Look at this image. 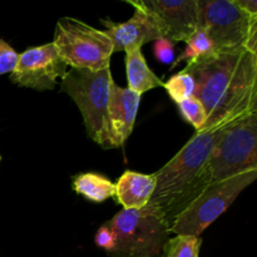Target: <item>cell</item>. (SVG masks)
<instances>
[{"instance_id": "1", "label": "cell", "mask_w": 257, "mask_h": 257, "mask_svg": "<svg viewBox=\"0 0 257 257\" xmlns=\"http://www.w3.org/2000/svg\"><path fill=\"white\" fill-rule=\"evenodd\" d=\"M183 69L195 79V97L207 114L202 131L257 112V53L215 50L187 62Z\"/></svg>"}, {"instance_id": "2", "label": "cell", "mask_w": 257, "mask_h": 257, "mask_svg": "<svg viewBox=\"0 0 257 257\" xmlns=\"http://www.w3.org/2000/svg\"><path fill=\"white\" fill-rule=\"evenodd\" d=\"M225 125L196 132L172 160L153 173L156 188L150 203L162 212L170 227L210 186L205 167Z\"/></svg>"}, {"instance_id": "3", "label": "cell", "mask_w": 257, "mask_h": 257, "mask_svg": "<svg viewBox=\"0 0 257 257\" xmlns=\"http://www.w3.org/2000/svg\"><path fill=\"white\" fill-rule=\"evenodd\" d=\"M110 67L100 70L70 68L62 78L60 88L82 113L85 131L102 148H117L109 122V97L113 84Z\"/></svg>"}, {"instance_id": "4", "label": "cell", "mask_w": 257, "mask_h": 257, "mask_svg": "<svg viewBox=\"0 0 257 257\" xmlns=\"http://www.w3.org/2000/svg\"><path fill=\"white\" fill-rule=\"evenodd\" d=\"M114 235L112 257H161L171 227L157 207L148 202L141 210H123L105 222Z\"/></svg>"}, {"instance_id": "5", "label": "cell", "mask_w": 257, "mask_h": 257, "mask_svg": "<svg viewBox=\"0 0 257 257\" xmlns=\"http://www.w3.org/2000/svg\"><path fill=\"white\" fill-rule=\"evenodd\" d=\"M257 170V112L225 125L205 172L210 185Z\"/></svg>"}, {"instance_id": "6", "label": "cell", "mask_w": 257, "mask_h": 257, "mask_svg": "<svg viewBox=\"0 0 257 257\" xmlns=\"http://www.w3.org/2000/svg\"><path fill=\"white\" fill-rule=\"evenodd\" d=\"M198 28L212 40L215 50L248 49L257 53V17L233 0H198Z\"/></svg>"}, {"instance_id": "7", "label": "cell", "mask_w": 257, "mask_h": 257, "mask_svg": "<svg viewBox=\"0 0 257 257\" xmlns=\"http://www.w3.org/2000/svg\"><path fill=\"white\" fill-rule=\"evenodd\" d=\"M55 49L70 68L100 70L108 68L113 54V44L104 30L74 18H62L55 25Z\"/></svg>"}, {"instance_id": "8", "label": "cell", "mask_w": 257, "mask_h": 257, "mask_svg": "<svg viewBox=\"0 0 257 257\" xmlns=\"http://www.w3.org/2000/svg\"><path fill=\"white\" fill-rule=\"evenodd\" d=\"M257 177V170L208 186L171 225V233L197 236L217 220Z\"/></svg>"}, {"instance_id": "9", "label": "cell", "mask_w": 257, "mask_h": 257, "mask_svg": "<svg viewBox=\"0 0 257 257\" xmlns=\"http://www.w3.org/2000/svg\"><path fill=\"white\" fill-rule=\"evenodd\" d=\"M136 10L153 22L161 37L171 43L187 42L198 29V0H128Z\"/></svg>"}, {"instance_id": "10", "label": "cell", "mask_w": 257, "mask_h": 257, "mask_svg": "<svg viewBox=\"0 0 257 257\" xmlns=\"http://www.w3.org/2000/svg\"><path fill=\"white\" fill-rule=\"evenodd\" d=\"M64 60L53 43L33 47L19 54L17 67L10 73V80L20 87L35 90H53L57 80L67 73Z\"/></svg>"}, {"instance_id": "11", "label": "cell", "mask_w": 257, "mask_h": 257, "mask_svg": "<svg viewBox=\"0 0 257 257\" xmlns=\"http://www.w3.org/2000/svg\"><path fill=\"white\" fill-rule=\"evenodd\" d=\"M100 23L105 27L104 32L112 40L113 53L142 48L147 43L162 38L152 20L145 13L136 9L133 17L127 22L114 23L110 19H102Z\"/></svg>"}, {"instance_id": "12", "label": "cell", "mask_w": 257, "mask_h": 257, "mask_svg": "<svg viewBox=\"0 0 257 257\" xmlns=\"http://www.w3.org/2000/svg\"><path fill=\"white\" fill-rule=\"evenodd\" d=\"M141 94L113 82L109 97V122L117 148L130 138L135 127Z\"/></svg>"}, {"instance_id": "13", "label": "cell", "mask_w": 257, "mask_h": 257, "mask_svg": "<svg viewBox=\"0 0 257 257\" xmlns=\"http://www.w3.org/2000/svg\"><path fill=\"white\" fill-rule=\"evenodd\" d=\"M156 188L155 175L125 171L115 183L117 202L123 210H141L152 198Z\"/></svg>"}, {"instance_id": "14", "label": "cell", "mask_w": 257, "mask_h": 257, "mask_svg": "<svg viewBox=\"0 0 257 257\" xmlns=\"http://www.w3.org/2000/svg\"><path fill=\"white\" fill-rule=\"evenodd\" d=\"M125 73L128 89L142 95L153 88L163 87V80L153 73L145 59L142 48H133L125 52Z\"/></svg>"}, {"instance_id": "15", "label": "cell", "mask_w": 257, "mask_h": 257, "mask_svg": "<svg viewBox=\"0 0 257 257\" xmlns=\"http://www.w3.org/2000/svg\"><path fill=\"white\" fill-rule=\"evenodd\" d=\"M73 190L92 202H104L115 196V185L98 173H80L73 178Z\"/></svg>"}, {"instance_id": "16", "label": "cell", "mask_w": 257, "mask_h": 257, "mask_svg": "<svg viewBox=\"0 0 257 257\" xmlns=\"http://www.w3.org/2000/svg\"><path fill=\"white\" fill-rule=\"evenodd\" d=\"M212 52H215V47H213L212 40L210 39V37H208L207 33H206L205 30L198 28V29L187 39L185 50H183V52L181 53L180 57L172 63V68H171V69H173L176 65L180 64L183 60L190 62V60L197 59V58L207 55Z\"/></svg>"}, {"instance_id": "17", "label": "cell", "mask_w": 257, "mask_h": 257, "mask_svg": "<svg viewBox=\"0 0 257 257\" xmlns=\"http://www.w3.org/2000/svg\"><path fill=\"white\" fill-rule=\"evenodd\" d=\"M202 240L197 236L176 235L165 243L161 257H198Z\"/></svg>"}, {"instance_id": "18", "label": "cell", "mask_w": 257, "mask_h": 257, "mask_svg": "<svg viewBox=\"0 0 257 257\" xmlns=\"http://www.w3.org/2000/svg\"><path fill=\"white\" fill-rule=\"evenodd\" d=\"M163 87L167 90L168 95L175 100L176 103H181L183 100L188 99L191 97H195L196 83L192 75L185 69L180 73L171 77L166 83H163Z\"/></svg>"}, {"instance_id": "19", "label": "cell", "mask_w": 257, "mask_h": 257, "mask_svg": "<svg viewBox=\"0 0 257 257\" xmlns=\"http://www.w3.org/2000/svg\"><path fill=\"white\" fill-rule=\"evenodd\" d=\"M177 105L180 108L182 117L185 118L186 122H188L195 128L196 132H200V131L203 130L206 120H207V114H206L203 104L197 98L191 97L188 99L183 100V102L178 103Z\"/></svg>"}, {"instance_id": "20", "label": "cell", "mask_w": 257, "mask_h": 257, "mask_svg": "<svg viewBox=\"0 0 257 257\" xmlns=\"http://www.w3.org/2000/svg\"><path fill=\"white\" fill-rule=\"evenodd\" d=\"M19 54L3 39H0V75L12 73L17 67Z\"/></svg>"}, {"instance_id": "21", "label": "cell", "mask_w": 257, "mask_h": 257, "mask_svg": "<svg viewBox=\"0 0 257 257\" xmlns=\"http://www.w3.org/2000/svg\"><path fill=\"white\" fill-rule=\"evenodd\" d=\"M173 45H175L173 43L165 38H160L156 40L155 47H153V54H155L156 59H158L163 64H170V63L175 62V47Z\"/></svg>"}, {"instance_id": "22", "label": "cell", "mask_w": 257, "mask_h": 257, "mask_svg": "<svg viewBox=\"0 0 257 257\" xmlns=\"http://www.w3.org/2000/svg\"><path fill=\"white\" fill-rule=\"evenodd\" d=\"M94 241H95V245H97L98 247L107 251V253H109L110 251L114 248V245H115L114 235H113L112 230H110L105 223L98 228L97 233H95Z\"/></svg>"}, {"instance_id": "23", "label": "cell", "mask_w": 257, "mask_h": 257, "mask_svg": "<svg viewBox=\"0 0 257 257\" xmlns=\"http://www.w3.org/2000/svg\"><path fill=\"white\" fill-rule=\"evenodd\" d=\"M238 8L247 14L257 17V2L256 0H233Z\"/></svg>"}, {"instance_id": "24", "label": "cell", "mask_w": 257, "mask_h": 257, "mask_svg": "<svg viewBox=\"0 0 257 257\" xmlns=\"http://www.w3.org/2000/svg\"><path fill=\"white\" fill-rule=\"evenodd\" d=\"M0 161H2V156H0Z\"/></svg>"}]
</instances>
